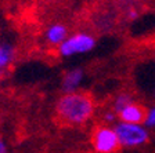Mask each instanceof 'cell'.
<instances>
[{"mask_svg": "<svg viewBox=\"0 0 155 153\" xmlns=\"http://www.w3.org/2000/svg\"><path fill=\"white\" fill-rule=\"evenodd\" d=\"M94 101L87 93L65 94L55 106L57 119L65 124H82L93 115Z\"/></svg>", "mask_w": 155, "mask_h": 153, "instance_id": "1", "label": "cell"}, {"mask_svg": "<svg viewBox=\"0 0 155 153\" xmlns=\"http://www.w3.org/2000/svg\"><path fill=\"white\" fill-rule=\"evenodd\" d=\"M115 132L120 141V145H125V146H137L147 142L148 139L147 130L139 124L120 123L115 127Z\"/></svg>", "mask_w": 155, "mask_h": 153, "instance_id": "2", "label": "cell"}, {"mask_svg": "<svg viewBox=\"0 0 155 153\" xmlns=\"http://www.w3.org/2000/svg\"><path fill=\"white\" fill-rule=\"evenodd\" d=\"M93 145L98 153H115L120 148V141L115 130L108 127H98L93 134Z\"/></svg>", "mask_w": 155, "mask_h": 153, "instance_id": "3", "label": "cell"}, {"mask_svg": "<svg viewBox=\"0 0 155 153\" xmlns=\"http://www.w3.org/2000/svg\"><path fill=\"white\" fill-rule=\"evenodd\" d=\"M94 44H96V40L91 36L84 35V33H78V35L67 39L62 44H60V54L64 57H71L75 54L87 53L94 47Z\"/></svg>", "mask_w": 155, "mask_h": 153, "instance_id": "4", "label": "cell"}, {"mask_svg": "<svg viewBox=\"0 0 155 153\" xmlns=\"http://www.w3.org/2000/svg\"><path fill=\"white\" fill-rule=\"evenodd\" d=\"M118 115H119V117L122 119V123H129V124H139L140 126L141 123H145L148 110H147L145 106H143L141 104H137V102L132 101L130 104H127Z\"/></svg>", "mask_w": 155, "mask_h": 153, "instance_id": "5", "label": "cell"}, {"mask_svg": "<svg viewBox=\"0 0 155 153\" xmlns=\"http://www.w3.org/2000/svg\"><path fill=\"white\" fill-rule=\"evenodd\" d=\"M82 77H83V72L81 69H74L69 70L67 75H65L64 80H62V90H64L67 94H72L75 93V88L79 86V83L82 81Z\"/></svg>", "mask_w": 155, "mask_h": 153, "instance_id": "6", "label": "cell"}, {"mask_svg": "<svg viewBox=\"0 0 155 153\" xmlns=\"http://www.w3.org/2000/svg\"><path fill=\"white\" fill-rule=\"evenodd\" d=\"M67 36V28L61 24H55L47 30V40L51 44H62Z\"/></svg>", "mask_w": 155, "mask_h": 153, "instance_id": "7", "label": "cell"}, {"mask_svg": "<svg viewBox=\"0 0 155 153\" xmlns=\"http://www.w3.org/2000/svg\"><path fill=\"white\" fill-rule=\"evenodd\" d=\"M11 59H13V48L6 44H0V69L7 66Z\"/></svg>", "mask_w": 155, "mask_h": 153, "instance_id": "8", "label": "cell"}, {"mask_svg": "<svg viewBox=\"0 0 155 153\" xmlns=\"http://www.w3.org/2000/svg\"><path fill=\"white\" fill-rule=\"evenodd\" d=\"M132 102V98H130L129 95H126V94H122V95H119L118 98H116L115 101V110L116 113H119L120 110H122L123 108H125L127 104H130Z\"/></svg>", "mask_w": 155, "mask_h": 153, "instance_id": "9", "label": "cell"}, {"mask_svg": "<svg viewBox=\"0 0 155 153\" xmlns=\"http://www.w3.org/2000/svg\"><path fill=\"white\" fill-rule=\"evenodd\" d=\"M145 126L147 127H155V108L148 110V115L145 119Z\"/></svg>", "mask_w": 155, "mask_h": 153, "instance_id": "10", "label": "cell"}, {"mask_svg": "<svg viewBox=\"0 0 155 153\" xmlns=\"http://www.w3.org/2000/svg\"><path fill=\"white\" fill-rule=\"evenodd\" d=\"M0 153H7V148H6V144L4 141L0 138Z\"/></svg>", "mask_w": 155, "mask_h": 153, "instance_id": "11", "label": "cell"}]
</instances>
